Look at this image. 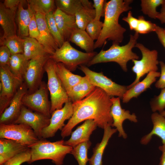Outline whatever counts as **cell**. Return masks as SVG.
<instances>
[{
  "label": "cell",
  "mask_w": 165,
  "mask_h": 165,
  "mask_svg": "<svg viewBox=\"0 0 165 165\" xmlns=\"http://www.w3.org/2000/svg\"><path fill=\"white\" fill-rule=\"evenodd\" d=\"M111 98L103 90L96 87L84 99L72 103L73 114L61 130V137L69 136L75 126L88 119L94 120L97 126L103 129L111 126L113 120L111 113Z\"/></svg>",
  "instance_id": "cell-1"
},
{
  "label": "cell",
  "mask_w": 165,
  "mask_h": 165,
  "mask_svg": "<svg viewBox=\"0 0 165 165\" xmlns=\"http://www.w3.org/2000/svg\"><path fill=\"white\" fill-rule=\"evenodd\" d=\"M132 0H111L104 7V20L100 35L95 42L94 49L101 47L106 40L119 44L123 41L126 29L119 22L121 14L132 9Z\"/></svg>",
  "instance_id": "cell-2"
},
{
  "label": "cell",
  "mask_w": 165,
  "mask_h": 165,
  "mask_svg": "<svg viewBox=\"0 0 165 165\" xmlns=\"http://www.w3.org/2000/svg\"><path fill=\"white\" fill-rule=\"evenodd\" d=\"M139 36V34L135 32L134 35H130L128 43L122 46H120L119 43L112 42L108 49L101 50L87 65L90 66L98 63L114 62L118 64L122 70L127 72L128 62L139 58L138 55L132 51V49L137 43Z\"/></svg>",
  "instance_id": "cell-3"
},
{
  "label": "cell",
  "mask_w": 165,
  "mask_h": 165,
  "mask_svg": "<svg viewBox=\"0 0 165 165\" xmlns=\"http://www.w3.org/2000/svg\"><path fill=\"white\" fill-rule=\"evenodd\" d=\"M61 140L51 142L45 139H39L37 142L29 146L31 158L29 163L37 160L49 159L56 165H62L66 156L71 153L73 147L64 144Z\"/></svg>",
  "instance_id": "cell-4"
},
{
  "label": "cell",
  "mask_w": 165,
  "mask_h": 165,
  "mask_svg": "<svg viewBox=\"0 0 165 165\" xmlns=\"http://www.w3.org/2000/svg\"><path fill=\"white\" fill-rule=\"evenodd\" d=\"M96 52H83L72 47L68 41L50 56V58L55 62L63 63L71 72L76 70L79 66L87 65L97 54Z\"/></svg>",
  "instance_id": "cell-5"
},
{
  "label": "cell",
  "mask_w": 165,
  "mask_h": 165,
  "mask_svg": "<svg viewBox=\"0 0 165 165\" xmlns=\"http://www.w3.org/2000/svg\"><path fill=\"white\" fill-rule=\"evenodd\" d=\"M54 62L48 60L45 66V71L48 78L47 86L51 99L50 113L61 108L63 105L70 101L67 92L55 70Z\"/></svg>",
  "instance_id": "cell-6"
},
{
  "label": "cell",
  "mask_w": 165,
  "mask_h": 165,
  "mask_svg": "<svg viewBox=\"0 0 165 165\" xmlns=\"http://www.w3.org/2000/svg\"><path fill=\"white\" fill-rule=\"evenodd\" d=\"M135 47L141 51L142 58L140 60H133L134 66L132 71L135 74L136 78L130 84L127 86V90L140 82L141 78L146 74L153 71H157L159 61L158 60V53L156 50H150L143 44L137 43Z\"/></svg>",
  "instance_id": "cell-7"
},
{
  "label": "cell",
  "mask_w": 165,
  "mask_h": 165,
  "mask_svg": "<svg viewBox=\"0 0 165 165\" xmlns=\"http://www.w3.org/2000/svg\"><path fill=\"white\" fill-rule=\"evenodd\" d=\"M0 115L9 106L18 89L24 81L16 76L9 66L0 67Z\"/></svg>",
  "instance_id": "cell-8"
},
{
  "label": "cell",
  "mask_w": 165,
  "mask_h": 165,
  "mask_svg": "<svg viewBox=\"0 0 165 165\" xmlns=\"http://www.w3.org/2000/svg\"><path fill=\"white\" fill-rule=\"evenodd\" d=\"M0 138L12 140L28 147L39 140L31 127L22 123L0 124Z\"/></svg>",
  "instance_id": "cell-9"
},
{
  "label": "cell",
  "mask_w": 165,
  "mask_h": 165,
  "mask_svg": "<svg viewBox=\"0 0 165 165\" xmlns=\"http://www.w3.org/2000/svg\"><path fill=\"white\" fill-rule=\"evenodd\" d=\"M79 66V69L85 74L92 84L103 90L111 97L116 96L122 99L127 90V86L115 83L104 75L102 72L92 71L85 65Z\"/></svg>",
  "instance_id": "cell-10"
},
{
  "label": "cell",
  "mask_w": 165,
  "mask_h": 165,
  "mask_svg": "<svg viewBox=\"0 0 165 165\" xmlns=\"http://www.w3.org/2000/svg\"><path fill=\"white\" fill-rule=\"evenodd\" d=\"M47 85L42 81L38 88L31 93H27L23 97V105L31 110L50 118L51 102L48 99Z\"/></svg>",
  "instance_id": "cell-11"
},
{
  "label": "cell",
  "mask_w": 165,
  "mask_h": 165,
  "mask_svg": "<svg viewBox=\"0 0 165 165\" xmlns=\"http://www.w3.org/2000/svg\"><path fill=\"white\" fill-rule=\"evenodd\" d=\"M50 55L42 56L29 61L24 77V82L27 87L28 93L34 92L40 86L42 82L45 66Z\"/></svg>",
  "instance_id": "cell-12"
},
{
  "label": "cell",
  "mask_w": 165,
  "mask_h": 165,
  "mask_svg": "<svg viewBox=\"0 0 165 165\" xmlns=\"http://www.w3.org/2000/svg\"><path fill=\"white\" fill-rule=\"evenodd\" d=\"M73 112L72 102L70 101L66 103L61 108L53 112L51 114L49 124L42 131V138L54 137L59 130H61L64 127V122L71 118Z\"/></svg>",
  "instance_id": "cell-13"
},
{
  "label": "cell",
  "mask_w": 165,
  "mask_h": 165,
  "mask_svg": "<svg viewBox=\"0 0 165 165\" xmlns=\"http://www.w3.org/2000/svg\"><path fill=\"white\" fill-rule=\"evenodd\" d=\"M50 118L39 112H33L23 105L20 114L15 123L24 124L29 126L41 139H42V131L49 124Z\"/></svg>",
  "instance_id": "cell-14"
},
{
  "label": "cell",
  "mask_w": 165,
  "mask_h": 165,
  "mask_svg": "<svg viewBox=\"0 0 165 165\" xmlns=\"http://www.w3.org/2000/svg\"><path fill=\"white\" fill-rule=\"evenodd\" d=\"M28 92L27 87L24 82L14 94L9 106L0 115V124L15 123L23 106V98Z\"/></svg>",
  "instance_id": "cell-15"
},
{
  "label": "cell",
  "mask_w": 165,
  "mask_h": 165,
  "mask_svg": "<svg viewBox=\"0 0 165 165\" xmlns=\"http://www.w3.org/2000/svg\"><path fill=\"white\" fill-rule=\"evenodd\" d=\"M120 99L119 97H111V98L112 103L111 113L113 120L111 127L116 128L119 132V137L126 139L127 136L123 128V122L128 119L131 122L136 123L138 121L135 113L131 114L129 110H126L122 108Z\"/></svg>",
  "instance_id": "cell-16"
},
{
  "label": "cell",
  "mask_w": 165,
  "mask_h": 165,
  "mask_svg": "<svg viewBox=\"0 0 165 165\" xmlns=\"http://www.w3.org/2000/svg\"><path fill=\"white\" fill-rule=\"evenodd\" d=\"M97 126L96 123L93 119L85 120L82 125L72 132L70 138L64 141V145L73 148L81 143L90 141L91 134Z\"/></svg>",
  "instance_id": "cell-17"
},
{
  "label": "cell",
  "mask_w": 165,
  "mask_h": 165,
  "mask_svg": "<svg viewBox=\"0 0 165 165\" xmlns=\"http://www.w3.org/2000/svg\"><path fill=\"white\" fill-rule=\"evenodd\" d=\"M35 15L41 39V44L48 54L52 55L59 46L47 27L45 15L38 13H36Z\"/></svg>",
  "instance_id": "cell-18"
},
{
  "label": "cell",
  "mask_w": 165,
  "mask_h": 165,
  "mask_svg": "<svg viewBox=\"0 0 165 165\" xmlns=\"http://www.w3.org/2000/svg\"><path fill=\"white\" fill-rule=\"evenodd\" d=\"M54 16L59 31L65 41H68L72 32L78 28L75 16L67 14L56 8Z\"/></svg>",
  "instance_id": "cell-19"
},
{
  "label": "cell",
  "mask_w": 165,
  "mask_h": 165,
  "mask_svg": "<svg viewBox=\"0 0 165 165\" xmlns=\"http://www.w3.org/2000/svg\"><path fill=\"white\" fill-rule=\"evenodd\" d=\"M16 10H12L5 7L0 2V24L3 34L1 39H4L16 35L15 17Z\"/></svg>",
  "instance_id": "cell-20"
},
{
  "label": "cell",
  "mask_w": 165,
  "mask_h": 165,
  "mask_svg": "<svg viewBox=\"0 0 165 165\" xmlns=\"http://www.w3.org/2000/svg\"><path fill=\"white\" fill-rule=\"evenodd\" d=\"M160 72H151L146 77L131 88L128 89L124 94L122 99L123 102L127 103L133 98H137L141 93L150 88L151 86L160 77Z\"/></svg>",
  "instance_id": "cell-21"
},
{
  "label": "cell",
  "mask_w": 165,
  "mask_h": 165,
  "mask_svg": "<svg viewBox=\"0 0 165 165\" xmlns=\"http://www.w3.org/2000/svg\"><path fill=\"white\" fill-rule=\"evenodd\" d=\"M153 128L149 133L143 136L140 140L143 145L148 144L152 136L156 135L161 140L163 145L165 144V117L157 112H153L151 116Z\"/></svg>",
  "instance_id": "cell-22"
},
{
  "label": "cell",
  "mask_w": 165,
  "mask_h": 165,
  "mask_svg": "<svg viewBox=\"0 0 165 165\" xmlns=\"http://www.w3.org/2000/svg\"><path fill=\"white\" fill-rule=\"evenodd\" d=\"M117 131L116 129L112 128L111 126H108L104 128L102 140L93 148V154L89 159L90 165H102V157L105 148L110 138Z\"/></svg>",
  "instance_id": "cell-23"
},
{
  "label": "cell",
  "mask_w": 165,
  "mask_h": 165,
  "mask_svg": "<svg viewBox=\"0 0 165 165\" xmlns=\"http://www.w3.org/2000/svg\"><path fill=\"white\" fill-rule=\"evenodd\" d=\"M96 86L92 84L86 76L67 92L72 103L80 101L89 95Z\"/></svg>",
  "instance_id": "cell-24"
},
{
  "label": "cell",
  "mask_w": 165,
  "mask_h": 165,
  "mask_svg": "<svg viewBox=\"0 0 165 165\" xmlns=\"http://www.w3.org/2000/svg\"><path fill=\"white\" fill-rule=\"evenodd\" d=\"M29 148L14 140L0 138V154L2 160L6 162Z\"/></svg>",
  "instance_id": "cell-25"
},
{
  "label": "cell",
  "mask_w": 165,
  "mask_h": 165,
  "mask_svg": "<svg viewBox=\"0 0 165 165\" xmlns=\"http://www.w3.org/2000/svg\"><path fill=\"white\" fill-rule=\"evenodd\" d=\"M54 66L57 75L67 92L79 82L82 78V77L72 73L61 63L54 62Z\"/></svg>",
  "instance_id": "cell-26"
},
{
  "label": "cell",
  "mask_w": 165,
  "mask_h": 165,
  "mask_svg": "<svg viewBox=\"0 0 165 165\" xmlns=\"http://www.w3.org/2000/svg\"><path fill=\"white\" fill-rule=\"evenodd\" d=\"M24 1H21L17 11L18 36L23 38L29 37V24L32 17L35 14L28 6L27 9L24 8L23 5Z\"/></svg>",
  "instance_id": "cell-27"
},
{
  "label": "cell",
  "mask_w": 165,
  "mask_h": 165,
  "mask_svg": "<svg viewBox=\"0 0 165 165\" xmlns=\"http://www.w3.org/2000/svg\"><path fill=\"white\" fill-rule=\"evenodd\" d=\"M68 41L75 44L86 52H94L95 42L85 30L77 28L71 34Z\"/></svg>",
  "instance_id": "cell-28"
},
{
  "label": "cell",
  "mask_w": 165,
  "mask_h": 165,
  "mask_svg": "<svg viewBox=\"0 0 165 165\" xmlns=\"http://www.w3.org/2000/svg\"><path fill=\"white\" fill-rule=\"evenodd\" d=\"M24 39L23 54L28 60L49 55L44 47L36 39L29 37H26Z\"/></svg>",
  "instance_id": "cell-29"
},
{
  "label": "cell",
  "mask_w": 165,
  "mask_h": 165,
  "mask_svg": "<svg viewBox=\"0 0 165 165\" xmlns=\"http://www.w3.org/2000/svg\"><path fill=\"white\" fill-rule=\"evenodd\" d=\"M23 54L12 55L9 66L12 72L24 82V77L29 62Z\"/></svg>",
  "instance_id": "cell-30"
},
{
  "label": "cell",
  "mask_w": 165,
  "mask_h": 165,
  "mask_svg": "<svg viewBox=\"0 0 165 165\" xmlns=\"http://www.w3.org/2000/svg\"><path fill=\"white\" fill-rule=\"evenodd\" d=\"M75 16L78 28L85 30L87 25L94 19L95 10L93 7L82 6L76 13Z\"/></svg>",
  "instance_id": "cell-31"
},
{
  "label": "cell",
  "mask_w": 165,
  "mask_h": 165,
  "mask_svg": "<svg viewBox=\"0 0 165 165\" xmlns=\"http://www.w3.org/2000/svg\"><path fill=\"white\" fill-rule=\"evenodd\" d=\"M27 2L28 6L35 14L38 13L45 15L53 11L55 5L53 0H29Z\"/></svg>",
  "instance_id": "cell-32"
},
{
  "label": "cell",
  "mask_w": 165,
  "mask_h": 165,
  "mask_svg": "<svg viewBox=\"0 0 165 165\" xmlns=\"http://www.w3.org/2000/svg\"><path fill=\"white\" fill-rule=\"evenodd\" d=\"M1 46L7 47L12 55L23 54L24 53V39L16 35L4 39H1Z\"/></svg>",
  "instance_id": "cell-33"
},
{
  "label": "cell",
  "mask_w": 165,
  "mask_h": 165,
  "mask_svg": "<svg viewBox=\"0 0 165 165\" xmlns=\"http://www.w3.org/2000/svg\"><path fill=\"white\" fill-rule=\"evenodd\" d=\"M57 8L65 13L75 16L82 7L81 0H55Z\"/></svg>",
  "instance_id": "cell-34"
},
{
  "label": "cell",
  "mask_w": 165,
  "mask_h": 165,
  "mask_svg": "<svg viewBox=\"0 0 165 165\" xmlns=\"http://www.w3.org/2000/svg\"><path fill=\"white\" fill-rule=\"evenodd\" d=\"M91 145L90 141L81 143L73 148L71 153L77 160L79 165H86L89 159L88 151Z\"/></svg>",
  "instance_id": "cell-35"
},
{
  "label": "cell",
  "mask_w": 165,
  "mask_h": 165,
  "mask_svg": "<svg viewBox=\"0 0 165 165\" xmlns=\"http://www.w3.org/2000/svg\"><path fill=\"white\" fill-rule=\"evenodd\" d=\"M165 1V0H141V11L143 14L149 17L156 19L159 13L156 10L157 8L161 6Z\"/></svg>",
  "instance_id": "cell-36"
},
{
  "label": "cell",
  "mask_w": 165,
  "mask_h": 165,
  "mask_svg": "<svg viewBox=\"0 0 165 165\" xmlns=\"http://www.w3.org/2000/svg\"><path fill=\"white\" fill-rule=\"evenodd\" d=\"M54 12L51 11L46 14L45 15V19L50 31L60 47L65 41L57 26L54 16Z\"/></svg>",
  "instance_id": "cell-37"
},
{
  "label": "cell",
  "mask_w": 165,
  "mask_h": 165,
  "mask_svg": "<svg viewBox=\"0 0 165 165\" xmlns=\"http://www.w3.org/2000/svg\"><path fill=\"white\" fill-rule=\"evenodd\" d=\"M103 26L102 22L94 19L87 25L85 31L94 40L96 41L100 35Z\"/></svg>",
  "instance_id": "cell-38"
},
{
  "label": "cell",
  "mask_w": 165,
  "mask_h": 165,
  "mask_svg": "<svg viewBox=\"0 0 165 165\" xmlns=\"http://www.w3.org/2000/svg\"><path fill=\"white\" fill-rule=\"evenodd\" d=\"M138 23L135 32L138 34H146L155 31L157 25L150 21L146 20L142 16H138Z\"/></svg>",
  "instance_id": "cell-39"
},
{
  "label": "cell",
  "mask_w": 165,
  "mask_h": 165,
  "mask_svg": "<svg viewBox=\"0 0 165 165\" xmlns=\"http://www.w3.org/2000/svg\"><path fill=\"white\" fill-rule=\"evenodd\" d=\"M150 105L153 112H158L160 113L165 110V88L161 89L160 94L151 100Z\"/></svg>",
  "instance_id": "cell-40"
},
{
  "label": "cell",
  "mask_w": 165,
  "mask_h": 165,
  "mask_svg": "<svg viewBox=\"0 0 165 165\" xmlns=\"http://www.w3.org/2000/svg\"><path fill=\"white\" fill-rule=\"evenodd\" d=\"M31 158V150L28 148L7 161L3 165H20L26 162L29 163Z\"/></svg>",
  "instance_id": "cell-41"
},
{
  "label": "cell",
  "mask_w": 165,
  "mask_h": 165,
  "mask_svg": "<svg viewBox=\"0 0 165 165\" xmlns=\"http://www.w3.org/2000/svg\"><path fill=\"white\" fill-rule=\"evenodd\" d=\"M29 37L37 40L40 43L41 39L35 14L32 17L28 26Z\"/></svg>",
  "instance_id": "cell-42"
},
{
  "label": "cell",
  "mask_w": 165,
  "mask_h": 165,
  "mask_svg": "<svg viewBox=\"0 0 165 165\" xmlns=\"http://www.w3.org/2000/svg\"><path fill=\"white\" fill-rule=\"evenodd\" d=\"M105 0H94L93 6L95 10L94 19L100 20L101 16H104V7L106 2Z\"/></svg>",
  "instance_id": "cell-43"
},
{
  "label": "cell",
  "mask_w": 165,
  "mask_h": 165,
  "mask_svg": "<svg viewBox=\"0 0 165 165\" xmlns=\"http://www.w3.org/2000/svg\"><path fill=\"white\" fill-rule=\"evenodd\" d=\"M12 54L6 46L2 45L0 47V66H9Z\"/></svg>",
  "instance_id": "cell-44"
},
{
  "label": "cell",
  "mask_w": 165,
  "mask_h": 165,
  "mask_svg": "<svg viewBox=\"0 0 165 165\" xmlns=\"http://www.w3.org/2000/svg\"><path fill=\"white\" fill-rule=\"evenodd\" d=\"M122 20L128 24L130 30L135 31L138 25V20L133 16L131 11H129L127 16L123 17Z\"/></svg>",
  "instance_id": "cell-45"
},
{
  "label": "cell",
  "mask_w": 165,
  "mask_h": 165,
  "mask_svg": "<svg viewBox=\"0 0 165 165\" xmlns=\"http://www.w3.org/2000/svg\"><path fill=\"white\" fill-rule=\"evenodd\" d=\"M161 68L160 78L155 84L156 88L163 89L165 88V63L162 61H159Z\"/></svg>",
  "instance_id": "cell-46"
},
{
  "label": "cell",
  "mask_w": 165,
  "mask_h": 165,
  "mask_svg": "<svg viewBox=\"0 0 165 165\" xmlns=\"http://www.w3.org/2000/svg\"><path fill=\"white\" fill-rule=\"evenodd\" d=\"M21 0H5L3 3L5 7L12 10H16Z\"/></svg>",
  "instance_id": "cell-47"
},
{
  "label": "cell",
  "mask_w": 165,
  "mask_h": 165,
  "mask_svg": "<svg viewBox=\"0 0 165 165\" xmlns=\"http://www.w3.org/2000/svg\"><path fill=\"white\" fill-rule=\"evenodd\" d=\"M155 32L159 41L165 49V30L164 28L157 25Z\"/></svg>",
  "instance_id": "cell-48"
},
{
  "label": "cell",
  "mask_w": 165,
  "mask_h": 165,
  "mask_svg": "<svg viewBox=\"0 0 165 165\" xmlns=\"http://www.w3.org/2000/svg\"><path fill=\"white\" fill-rule=\"evenodd\" d=\"M161 6L160 12H159L156 19H158L161 24H165V1Z\"/></svg>",
  "instance_id": "cell-49"
},
{
  "label": "cell",
  "mask_w": 165,
  "mask_h": 165,
  "mask_svg": "<svg viewBox=\"0 0 165 165\" xmlns=\"http://www.w3.org/2000/svg\"><path fill=\"white\" fill-rule=\"evenodd\" d=\"M159 148L162 152L159 165H165V144L160 146Z\"/></svg>",
  "instance_id": "cell-50"
},
{
  "label": "cell",
  "mask_w": 165,
  "mask_h": 165,
  "mask_svg": "<svg viewBox=\"0 0 165 165\" xmlns=\"http://www.w3.org/2000/svg\"><path fill=\"white\" fill-rule=\"evenodd\" d=\"M161 115L165 117V110L163 112L160 113Z\"/></svg>",
  "instance_id": "cell-51"
},
{
  "label": "cell",
  "mask_w": 165,
  "mask_h": 165,
  "mask_svg": "<svg viewBox=\"0 0 165 165\" xmlns=\"http://www.w3.org/2000/svg\"><path fill=\"white\" fill-rule=\"evenodd\" d=\"M33 165V164H32V165Z\"/></svg>",
  "instance_id": "cell-52"
},
{
  "label": "cell",
  "mask_w": 165,
  "mask_h": 165,
  "mask_svg": "<svg viewBox=\"0 0 165 165\" xmlns=\"http://www.w3.org/2000/svg\"><path fill=\"white\" fill-rule=\"evenodd\" d=\"M164 29H165V28H164Z\"/></svg>",
  "instance_id": "cell-53"
}]
</instances>
